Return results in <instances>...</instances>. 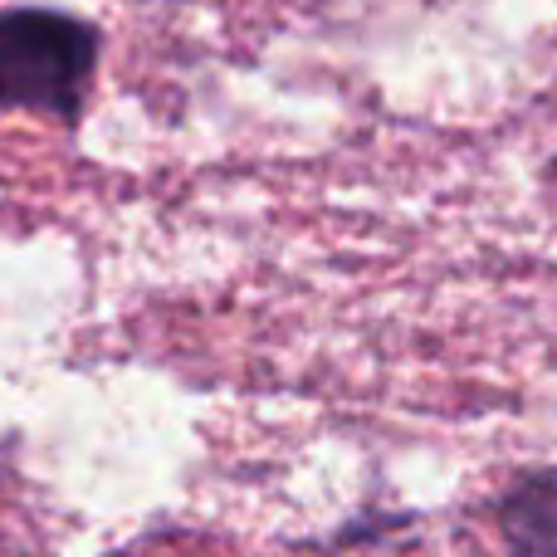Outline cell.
Masks as SVG:
<instances>
[{"instance_id":"6da1fadb","label":"cell","mask_w":557,"mask_h":557,"mask_svg":"<svg viewBox=\"0 0 557 557\" xmlns=\"http://www.w3.org/2000/svg\"><path fill=\"white\" fill-rule=\"evenodd\" d=\"M98 59L103 29L74 10H0V113H45L64 127H78Z\"/></svg>"},{"instance_id":"7a4b0ae2","label":"cell","mask_w":557,"mask_h":557,"mask_svg":"<svg viewBox=\"0 0 557 557\" xmlns=\"http://www.w3.org/2000/svg\"><path fill=\"white\" fill-rule=\"evenodd\" d=\"M509 557H557V470H523L494 504Z\"/></svg>"}]
</instances>
